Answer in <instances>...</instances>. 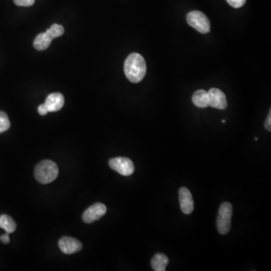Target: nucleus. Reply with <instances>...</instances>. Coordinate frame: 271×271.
I'll use <instances>...</instances> for the list:
<instances>
[{"label":"nucleus","mask_w":271,"mask_h":271,"mask_svg":"<svg viewBox=\"0 0 271 271\" xmlns=\"http://www.w3.org/2000/svg\"><path fill=\"white\" fill-rule=\"evenodd\" d=\"M38 111H39V113H40V114H41V115H46V114H47V113L49 112L45 104H42V105H40V107H39V108H38Z\"/></svg>","instance_id":"20"},{"label":"nucleus","mask_w":271,"mask_h":271,"mask_svg":"<svg viewBox=\"0 0 271 271\" xmlns=\"http://www.w3.org/2000/svg\"><path fill=\"white\" fill-rule=\"evenodd\" d=\"M64 97L60 93H52L49 94L46 98L45 106L47 108L48 111L50 112L59 111L63 108L64 105Z\"/></svg>","instance_id":"10"},{"label":"nucleus","mask_w":271,"mask_h":271,"mask_svg":"<svg viewBox=\"0 0 271 271\" xmlns=\"http://www.w3.org/2000/svg\"><path fill=\"white\" fill-rule=\"evenodd\" d=\"M0 240H1V242H2V243H4V244H7V243H9L10 238L8 233L1 236V237H0Z\"/></svg>","instance_id":"21"},{"label":"nucleus","mask_w":271,"mask_h":271,"mask_svg":"<svg viewBox=\"0 0 271 271\" xmlns=\"http://www.w3.org/2000/svg\"><path fill=\"white\" fill-rule=\"evenodd\" d=\"M110 167L122 176H128L134 172L135 166L133 162L127 158H115L108 162Z\"/></svg>","instance_id":"5"},{"label":"nucleus","mask_w":271,"mask_h":271,"mask_svg":"<svg viewBox=\"0 0 271 271\" xmlns=\"http://www.w3.org/2000/svg\"><path fill=\"white\" fill-rule=\"evenodd\" d=\"M188 25L198 30L199 33L206 34L210 31V22L205 14L199 11H193L187 15Z\"/></svg>","instance_id":"4"},{"label":"nucleus","mask_w":271,"mask_h":271,"mask_svg":"<svg viewBox=\"0 0 271 271\" xmlns=\"http://www.w3.org/2000/svg\"><path fill=\"white\" fill-rule=\"evenodd\" d=\"M59 169L57 165L51 160H44L38 163L35 168L34 176L41 184H49L57 177Z\"/></svg>","instance_id":"2"},{"label":"nucleus","mask_w":271,"mask_h":271,"mask_svg":"<svg viewBox=\"0 0 271 271\" xmlns=\"http://www.w3.org/2000/svg\"><path fill=\"white\" fill-rule=\"evenodd\" d=\"M60 250L65 254L70 255L82 250V244L79 240L69 237H63L58 242Z\"/></svg>","instance_id":"8"},{"label":"nucleus","mask_w":271,"mask_h":271,"mask_svg":"<svg viewBox=\"0 0 271 271\" xmlns=\"http://www.w3.org/2000/svg\"><path fill=\"white\" fill-rule=\"evenodd\" d=\"M10 124L9 118L6 113L4 111H0V133H3L9 129Z\"/></svg>","instance_id":"16"},{"label":"nucleus","mask_w":271,"mask_h":271,"mask_svg":"<svg viewBox=\"0 0 271 271\" xmlns=\"http://www.w3.org/2000/svg\"><path fill=\"white\" fill-rule=\"evenodd\" d=\"M255 140H256V141H257V140H259V139H258L257 137H256V138H255Z\"/></svg>","instance_id":"22"},{"label":"nucleus","mask_w":271,"mask_h":271,"mask_svg":"<svg viewBox=\"0 0 271 271\" xmlns=\"http://www.w3.org/2000/svg\"><path fill=\"white\" fill-rule=\"evenodd\" d=\"M107 208L106 205L101 204V203H97L85 210L82 218L85 223L90 224V223L94 222L97 220H99L101 217H104L107 214Z\"/></svg>","instance_id":"6"},{"label":"nucleus","mask_w":271,"mask_h":271,"mask_svg":"<svg viewBox=\"0 0 271 271\" xmlns=\"http://www.w3.org/2000/svg\"><path fill=\"white\" fill-rule=\"evenodd\" d=\"M169 263V259L166 255L158 253L152 258L151 265L155 271H165Z\"/></svg>","instance_id":"11"},{"label":"nucleus","mask_w":271,"mask_h":271,"mask_svg":"<svg viewBox=\"0 0 271 271\" xmlns=\"http://www.w3.org/2000/svg\"><path fill=\"white\" fill-rule=\"evenodd\" d=\"M193 104L199 108H207L209 107L208 92L204 90H199L192 97Z\"/></svg>","instance_id":"13"},{"label":"nucleus","mask_w":271,"mask_h":271,"mask_svg":"<svg viewBox=\"0 0 271 271\" xmlns=\"http://www.w3.org/2000/svg\"><path fill=\"white\" fill-rule=\"evenodd\" d=\"M265 127L268 131H271V110H270L268 118H267L266 121H265Z\"/></svg>","instance_id":"19"},{"label":"nucleus","mask_w":271,"mask_h":271,"mask_svg":"<svg viewBox=\"0 0 271 271\" xmlns=\"http://www.w3.org/2000/svg\"><path fill=\"white\" fill-rule=\"evenodd\" d=\"M209 106L217 109H225L227 107L226 96L218 88H211L208 91Z\"/></svg>","instance_id":"7"},{"label":"nucleus","mask_w":271,"mask_h":271,"mask_svg":"<svg viewBox=\"0 0 271 271\" xmlns=\"http://www.w3.org/2000/svg\"><path fill=\"white\" fill-rule=\"evenodd\" d=\"M0 227L4 229L8 234H11L16 230L17 224L9 216L1 215L0 216Z\"/></svg>","instance_id":"14"},{"label":"nucleus","mask_w":271,"mask_h":271,"mask_svg":"<svg viewBox=\"0 0 271 271\" xmlns=\"http://www.w3.org/2000/svg\"><path fill=\"white\" fill-rule=\"evenodd\" d=\"M222 123H225V120H222Z\"/></svg>","instance_id":"23"},{"label":"nucleus","mask_w":271,"mask_h":271,"mask_svg":"<svg viewBox=\"0 0 271 271\" xmlns=\"http://www.w3.org/2000/svg\"><path fill=\"white\" fill-rule=\"evenodd\" d=\"M52 39L46 33L38 35L33 42V46L38 51L46 50L50 46Z\"/></svg>","instance_id":"12"},{"label":"nucleus","mask_w":271,"mask_h":271,"mask_svg":"<svg viewBox=\"0 0 271 271\" xmlns=\"http://www.w3.org/2000/svg\"><path fill=\"white\" fill-rule=\"evenodd\" d=\"M14 2L18 6L30 7L34 4L35 0H14Z\"/></svg>","instance_id":"18"},{"label":"nucleus","mask_w":271,"mask_h":271,"mask_svg":"<svg viewBox=\"0 0 271 271\" xmlns=\"http://www.w3.org/2000/svg\"><path fill=\"white\" fill-rule=\"evenodd\" d=\"M179 203H180L181 210L184 214L189 215L194 210V200L192 195L188 188H180L179 192Z\"/></svg>","instance_id":"9"},{"label":"nucleus","mask_w":271,"mask_h":271,"mask_svg":"<svg viewBox=\"0 0 271 271\" xmlns=\"http://www.w3.org/2000/svg\"><path fill=\"white\" fill-rule=\"evenodd\" d=\"M46 33L52 38V40H54L55 38L60 37L63 34L64 28L61 25L55 24L52 25L50 28L48 29Z\"/></svg>","instance_id":"15"},{"label":"nucleus","mask_w":271,"mask_h":271,"mask_svg":"<svg viewBox=\"0 0 271 271\" xmlns=\"http://www.w3.org/2000/svg\"><path fill=\"white\" fill-rule=\"evenodd\" d=\"M124 72L130 82H141L146 74V63L143 56L137 53L129 55L124 63Z\"/></svg>","instance_id":"1"},{"label":"nucleus","mask_w":271,"mask_h":271,"mask_svg":"<svg viewBox=\"0 0 271 271\" xmlns=\"http://www.w3.org/2000/svg\"><path fill=\"white\" fill-rule=\"evenodd\" d=\"M233 207L228 202H224L220 206L217 218V228L219 234L224 235L230 231L231 227V218Z\"/></svg>","instance_id":"3"},{"label":"nucleus","mask_w":271,"mask_h":271,"mask_svg":"<svg viewBox=\"0 0 271 271\" xmlns=\"http://www.w3.org/2000/svg\"><path fill=\"white\" fill-rule=\"evenodd\" d=\"M226 1L233 8H239L245 5L246 0H226Z\"/></svg>","instance_id":"17"}]
</instances>
